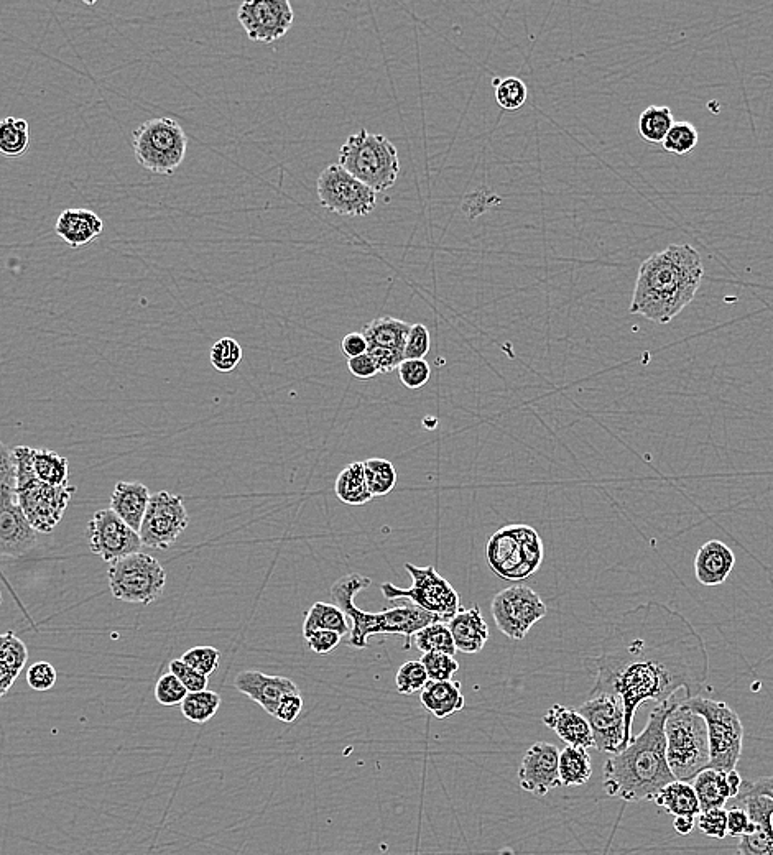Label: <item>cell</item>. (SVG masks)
I'll use <instances>...</instances> for the list:
<instances>
[{"mask_svg": "<svg viewBox=\"0 0 773 855\" xmlns=\"http://www.w3.org/2000/svg\"><path fill=\"white\" fill-rule=\"evenodd\" d=\"M0 604H2V594H0Z\"/></svg>", "mask_w": 773, "mask_h": 855, "instance_id": "cell-63", "label": "cell"}, {"mask_svg": "<svg viewBox=\"0 0 773 855\" xmlns=\"http://www.w3.org/2000/svg\"><path fill=\"white\" fill-rule=\"evenodd\" d=\"M27 660V647L14 632L0 634V698L9 693Z\"/></svg>", "mask_w": 773, "mask_h": 855, "instance_id": "cell-30", "label": "cell"}, {"mask_svg": "<svg viewBox=\"0 0 773 855\" xmlns=\"http://www.w3.org/2000/svg\"><path fill=\"white\" fill-rule=\"evenodd\" d=\"M423 708L438 719L458 714L466 708L459 681H428L420 693Z\"/></svg>", "mask_w": 773, "mask_h": 855, "instance_id": "cell-28", "label": "cell"}, {"mask_svg": "<svg viewBox=\"0 0 773 855\" xmlns=\"http://www.w3.org/2000/svg\"><path fill=\"white\" fill-rule=\"evenodd\" d=\"M9 486L17 487V469L12 449L7 448L4 441L0 440V492Z\"/></svg>", "mask_w": 773, "mask_h": 855, "instance_id": "cell-55", "label": "cell"}, {"mask_svg": "<svg viewBox=\"0 0 773 855\" xmlns=\"http://www.w3.org/2000/svg\"><path fill=\"white\" fill-rule=\"evenodd\" d=\"M594 675L591 693L621 698L625 714L622 750L632 744L635 712L647 703H668L678 691L696 698L708 680L703 638L683 615L647 602L624 612L607 627L598 657L586 660Z\"/></svg>", "mask_w": 773, "mask_h": 855, "instance_id": "cell-1", "label": "cell"}, {"mask_svg": "<svg viewBox=\"0 0 773 855\" xmlns=\"http://www.w3.org/2000/svg\"><path fill=\"white\" fill-rule=\"evenodd\" d=\"M318 198L323 208L339 216L362 218L377 204V193L339 165H329L318 178Z\"/></svg>", "mask_w": 773, "mask_h": 855, "instance_id": "cell-12", "label": "cell"}, {"mask_svg": "<svg viewBox=\"0 0 773 855\" xmlns=\"http://www.w3.org/2000/svg\"><path fill=\"white\" fill-rule=\"evenodd\" d=\"M405 569L412 576V586L402 589L392 583L380 584V591L385 599H407L423 611L438 617L440 622H449L463 609L456 589L433 566L420 568L412 563H405Z\"/></svg>", "mask_w": 773, "mask_h": 855, "instance_id": "cell-11", "label": "cell"}, {"mask_svg": "<svg viewBox=\"0 0 773 855\" xmlns=\"http://www.w3.org/2000/svg\"><path fill=\"white\" fill-rule=\"evenodd\" d=\"M703 277V259L693 245H668L640 267L629 311L653 323H670L693 301Z\"/></svg>", "mask_w": 773, "mask_h": 855, "instance_id": "cell-2", "label": "cell"}, {"mask_svg": "<svg viewBox=\"0 0 773 855\" xmlns=\"http://www.w3.org/2000/svg\"><path fill=\"white\" fill-rule=\"evenodd\" d=\"M33 474L48 486L66 487L70 479L68 459L50 449H33Z\"/></svg>", "mask_w": 773, "mask_h": 855, "instance_id": "cell-35", "label": "cell"}, {"mask_svg": "<svg viewBox=\"0 0 773 855\" xmlns=\"http://www.w3.org/2000/svg\"><path fill=\"white\" fill-rule=\"evenodd\" d=\"M170 673L181 681L188 693H200L208 688V676L201 675L181 660H173L170 663Z\"/></svg>", "mask_w": 773, "mask_h": 855, "instance_id": "cell-52", "label": "cell"}, {"mask_svg": "<svg viewBox=\"0 0 773 855\" xmlns=\"http://www.w3.org/2000/svg\"><path fill=\"white\" fill-rule=\"evenodd\" d=\"M430 347V331L423 324H412V329L408 333L407 344H405V351H403V361L405 359H425L430 352Z\"/></svg>", "mask_w": 773, "mask_h": 855, "instance_id": "cell-50", "label": "cell"}, {"mask_svg": "<svg viewBox=\"0 0 773 855\" xmlns=\"http://www.w3.org/2000/svg\"><path fill=\"white\" fill-rule=\"evenodd\" d=\"M413 638L422 653H446L449 657H454V653L458 652L454 647L453 635L445 622L426 625L422 630H418Z\"/></svg>", "mask_w": 773, "mask_h": 855, "instance_id": "cell-39", "label": "cell"}, {"mask_svg": "<svg viewBox=\"0 0 773 855\" xmlns=\"http://www.w3.org/2000/svg\"><path fill=\"white\" fill-rule=\"evenodd\" d=\"M27 681L35 691H48L56 684V670L48 661H38L28 668Z\"/></svg>", "mask_w": 773, "mask_h": 855, "instance_id": "cell-53", "label": "cell"}, {"mask_svg": "<svg viewBox=\"0 0 773 855\" xmlns=\"http://www.w3.org/2000/svg\"><path fill=\"white\" fill-rule=\"evenodd\" d=\"M397 372L400 382L410 390L422 389L431 377V367L425 359H405Z\"/></svg>", "mask_w": 773, "mask_h": 855, "instance_id": "cell-48", "label": "cell"}, {"mask_svg": "<svg viewBox=\"0 0 773 855\" xmlns=\"http://www.w3.org/2000/svg\"><path fill=\"white\" fill-rule=\"evenodd\" d=\"M486 556L489 568L497 578L525 581L542 566L545 548L535 528L509 525L489 538Z\"/></svg>", "mask_w": 773, "mask_h": 855, "instance_id": "cell-7", "label": "cell"}, {"mask_svg": "<svg viewBox=\"0 0 773 855\" xmlns=\"http://www.w3.org/2000/svg\"><path fill=\"white\" fill-rule=\"evenodd\" d=\"M497 629L510 640H524L533 625L547 615L542 597L528 586H510L497 592L491 602Z\"/></svg>", "mask_w": 773, "mask_h": 855, "instance_id": "cell-13", "label": "cell"}, {"mask_svg": "<svg viewBox=\"0 0 773 855\" xmlns=\"http://www.w3.org/2000/svg\"><path fill=\"white\" fill-rule=\"evenodd\" d=\"M237 691L246 694L247 698L259 704L270 716H275L278 704L288 694H298L295 681L285 676L265 675L262 671H241L234 680Z\"/></svg>", "mask_w": 773, "mask_h": 855, "instance_id": "cell-22", "label": "cell"}, {"mask_svg": "<svg viewBox=\"0 0 773 855\" xmlns=\"http://www.w3.org/2000/svg\"><path fill=\"white\" fill-rule=\"evenodd\" d=\"M736 564V556L723 541L709 540L699 548L695 558V574L703 586H719L726 583Z\"/></svg>", "mask_w": 773, "mask_h": 855, "instance_id": "cell-23", "label": "cell"}, {"mask_svg": "<svg viewBox=\"0 0 773 855\" xmlns=\"http://www.w3.org/2000/svg\"><path fill=\"white\" fill-rule=\"evenodd\" d=\"M430 681H451L458 673L459 663L446 653H423L420 658Z\"/></svg>", "mask_w": 773, "mask_h": 855, "instance_id": "cell-46", "label": "cell"}, {"mask_svg": "<svg viewBox=\"0 0 773 855\" xmlns=\"http://www.w3.org/2000/svg\"><path fill=\"white\" fill-rule=\"evenodd\" d=\"M348 369L356 379L361 380L372 379L375 375L380 374L379 367L369 354L348 359Z\"/></svg>", "mask_w": 773, "mask_h": 855, "instance_id": "cell-58", "label": "cell"}, {"mask_svg": "<svg viewBox=\"0 0 773 855\" xmlns=\"http://www.w3.org/2000/svg\"><path fill=\"white\" fill-rule=\"evenodd\" d=\"M237 19L252 42L274 43L292 28L295 12L288 0H249L237 10Z\"/></svg>", "mask_w": 773, "mask_h": 855, "instance_id": "cell-18", "label": "cell"}, {"mask_svg": "<svg viewBox=\"0 0 773 855\" xmlns=\"http://www.w3.org/2000/svg\"><path fill=\"white\" fill-rule=\"evenodd\" d=\"M698 129L690 122H675L667 137L663 140L665 152L673 155H686L693 152L698 145Z\"/></svg>", "mask_w": 773, "mask_h": 855, "instance_id": "cell-43", "label": "cell"}, {"mask_svg": "<svg viewBox=\"0 0 773 855\" xmlns=\"http://www.w3.org/2000/svg\"><path fill=\"white\" fill-rule=\"evenodd\" d=\"M496 88V101L504 111H519L524 107L528 98V89L524 81L519 78H497L494 81Z\"/></svg>", "mask_w": 773, "mask_h": 855, "instance_id": "cell-42", "label": "cell"}, {"mask_svg": "<svg viewBox=\"0 0 773 855\" xmlns=\"http://www.w3.org/2000/svg\"><path fill=\"white\" fill-rule=\"evenodd\" d=\"M341 349H343L344 356L348 357V359H352V357L367 354V351H369V344H367V339L364 334L351 333L348 334V336H344L343 342H341Z\"/></svg>", "mask_w": 773, "mask_h": 855, "instance_id": "cell-59", "label": "cell"}, {"mask_svg": "<svg viewBox=\"0 0 773 855\" xmlns=\"http://www.w3.org/2000/svg\"><path fill=\"white\" fill-rule=\"evenodd\" d=\"M558 772H560V782L563 786L586 785L593 777V763L588 750L571 747V745L565 747L560 752Z\"/></svg>", "mask_w": 773, "mask_h": 855, "instance_id": "cell-34", "label": "cell"}, {"mask_svg": "<svg viewBox=\"0 0 773 855\" xmlns=\"http://www.w3.org/2000/svg\"><path fill=\"white\" fill-rule=\"evenodd\" d=\"M17 500L38 533H51L65 515L76 487H53L38 479L17 486Z\"/></svg>", "mask_w": 773, "mask_h": 855, "instance_id": "cell-16", "label": "cell"}, {"mask_svg": "<svg viewBox=\"0 0 773 855\" xmlns=\"http://www.w3.org/2000/svg\"><path fill=\"white\" fill-rule=\"evenodd\" d=\"M412 324L405 323L394 316H380L364 326L362 334L366 336L369 349L394 352L403 357L408 333Z\"/></svg>", "mask_w": 773, "mask_h": 855, "instance_id": "cell-29", "label": "cell"}, {"mask_svg": "<svg viewBox=\"0 0 773 855\" xmlns=\"http://www.w3.org/2000/svg\"><path fill=\"white\" fill-rule=\"evenodd\" d=\"M221 706V696L214 691H200V693H188L181 703V712L188 721L195 724H206L214 717Z\"/></svg>", "mask_w": 773, "mask_h": 855, "instance_id": "cell-41", "label": "cell"}, {"mask_svg": "<svg viewBox=\"0 0 773 855\" xmlns=\"http://www.w3.org/2000/svg\"><path fill=\"white\" fill-rule=\"evenodd\" d=\"M339 167L375 193H382L399 178V150L385 135L361 129L339 150Z\"/></svg>", "mask_w": 773, "mask_h": 855, "instance_id": "cell-6", "label": "cell"}, {"mask_svg": "<svg viewBox=\"0 0 773 855\" xmlns=\"http://www.w3.org/2000/svg\"><path fill=\"white\" fill-rule=\"evenodd\" d=\"M186 694L188 691H186L185 686L173 673L163 675L155 684V698L163 706H176V704L183 703Z\"/></svg>", "mask_w": 773, "mask_h": 855, "instance_id": "cell-49", "label": "cell"}, {"mask_svg": "<svg viewBox=\"0 0 773 855\" xmlns=\"http://www.w3.org/2000/svg\"><path fill=\"white\" fill-rule=\"evenodd\" d=\"M367 487L372 497H384L397 486V471L394 464L387 459L372 458L364 461Z\"/></svg>", "mask_w": 773, "mask_h": 855, "instance_id": "cell-40", "label": "cell"}, {"mask_svg": "<svg viewBox=\"0 0 773 855\" xmlns=\"http://www.w3.org/2000/svg\"><path fill=\"white\" fill-rule=\"evenodd\" d=\"M652 803L665 809L667 813L673 816H699L701 814V806H699L698 798H696L695 790L690 783L675 782L668 783L663 790H660Z\"/></svg>", "mask_w": 773, "mask_h": 855, "instance_id": "cell-32", "label": "cell"}, {"mask_svg": "<svg viewBox=\"0 0 773 855\" xmlns=\"http://www.w3.org/2000/svg\"><path fill=\"white\" fill-rule=\"evenodd\" d=\"M428 681L430 678L420 660L407 661L405 665L400 666L395 676V684L400 694L422 693Z\"/></svg>", "mask_w": 773, "mask_h": 855, "instance_id": "cell-45", "label": "cell"}, {"mask_svg": "<svg viewBox=\"0 0 773 855\" xmlns=\"http://www.w3.org/2000/svg\"><path fill=\"white\" fill-rule=\"evenodd\" d=\"M104 231V221L89 209H65L56 221L55 232L71 249L91 244Z\"/></svg>", "mask_w": 773, "mask_h": 855, "instance_id": "cell-24", "label": "cell"}, {"mask_svg": "<svg viewBox=\"0 0 773 855\" xmlns=\"http://www.w3.org/2000/svg\"><path fill=\"white\" fill-rule=\"evenodd\" d=\"M334 494L346 505H364L374 499L367 487L366 472L361 461L348 464L339 472L334 484Z\"/></svg>", "mask_w": 773, "mask_h": 855, "instance_id": "cell-33", "label": "cell"}, {"mask_svg": "<svg viewBox=\"0 0 773 855\" xmlns=\"http://www.w3.org/2000/svg\"><path fill=\"white\" fill-rule=\"evenodd\" d=\"M341 638H343L341 635L331 632V630H316V632L305 635L308 647L318 655H328V653L336 650L341 643Z\"/></svg>", "mask_w": 773, "mask_h": 855, "instance_id": "cell-54", "label": "cell"}, {"mask_svg": "<svg viewBox=\"0 0 773 855\" xmlns=\"http://www.w3.org/2000/svg\"><path fill=\"white\" fill-rule=\"evenodd\" d=\"M316 630H331L341 637L348 635V632L351 634V627H349L346 614L338 606L326 604V602H315L306 614L303 635L311 634Z\"/></svg>", "mask_w": 773, "mask_h": 855, "instance_id": "cell-36", "label": "cell"}, {"mask_svg": "<svg viewBox=\"0 0 773 855\" xmlns=\"http://www.w3.org/2000/svg\"><path fill=\"white\" fill-rule=\"evenodd\" d=\"M731 803L746 809L750 818L749 832L739 837V854L773 855V800L739 793Z\"/></svg>", "mask_w": 773, "mask_h": 855, "instance_id": "cell-20", "label": "cell"}, {"mask_svg": "<svg viewBox=\"0 0 773 855\" xmlns=\"http://www.w3.org/2000/svg\"><path fill=\"white\" fill-rule=\"evenodd\" d=\"M543 724L558 734L563 742L579 749H594L593 732L578 709L555 704L543 716Z\"/></svg>", "mask_w": 773, "mask_h": 855, "instance_id": "cell-25", "label": "cell"}, {"mask_svg": "<svg viewBox=\"0 0 773 855\" xmlns=\"http://www.w3.org/2000/svg\"><path fill=\"white\" fill-rule=\"evenodd\" d=\"M673 124H675V117L670 107L649 106L640 114L637 132L649 144H663Z\"/></svg>", "mask_w": 773, "mask_h": 855, "instance_id": "cell-38", "label": "cell"}, {"mask_svg": "<svg viewBox=\"0 0 773 855\" xmlns=\"http://www.w3.org/2000/svg\"><path fill=\"white\" fill-rule=\"evenodd\" d=\"M371 584V578L352 573L339 578L331 587V599H333L334 606H338L346 614L348 620H351V635H349L351 647L362 650V648H367V642L372 635L394 634L403 635L405 637V648H408L418 630H422L426 625L440 622L438 617L430 614V612L423 611L413 602H407V604L392 607V609H385L382 612H375V614L357 609L354 606V597Z\"/></svg>", "mask_w": 773, "mask_h": 855, "instance_id": "cell-4", "label": "cell"}, {"mask_svg": "<svg viewBox=\"0 0 773 855\" xmlns=\"http://www.w3.org/2000/svg\"><path fill=\"white\" fill-rule=\"evenodd\" d=\"M698 828L704 836L724 839L727 836V809L716 808L703 811L698 816Z\"/></svg>", "mask_w": 773, "mask_h": 855, "instance_id": "cell-51", "label": "cell"}, {"mask_svg": "<svg viewBox=\"0 0 773 855\" xmlns=\"http://www.w3.org/2000/svg\"><path fill=\"white\" fill-rule=\"evenodd\" d=\"M750 818L746 809L739 805H732L727 809V836L741 837L749 832Z\"/></svg>", "mask_w": 773, "mask_h": 855, "instance_id": "cell-57", "label": "cell"}, {"mask_svg": "<svg viewBox=\"0 0 773 855\" xmlns=\"http://www.w3.org/2000/svg\"><path fill=\"white\" fill-rule=\"evenodd\" d=\"M726 780L727 786H729V791H731L732 800V798H736V796L741 793V788L742 785H744V780H742V777L741 775H739V772H737V770H731V772H726Z\"/></svg>", "mask_w": 773, "mask_h": 855, "instance_id": "cell-62", "label": "cell"}, {"mask_svg": "<svg viewBox=\"0 0 773 855\" xmlns=\"http://www.w3.org/2000/svg\"><path fill=\"white\" fill-rule=\"evenodd\" d=\"M448 627L453 635L456 650L468 655L482 652V648L486 647L487 640L491 637L489 625L482 617L479 606H473L468 611L461 609L453 619L449 620Z\"/></svg>", "mask_w": 773, "mask_h": 855, "instance_id": "cell-26", "label": "cell"}, {"mask_svg": "<svg viewBox=\"0 0 773 855\" xmlns=\"http://www.w3.org/2000/svg\"><path fill=\"white\" fill-rule=\"evenodd\" d=\"M112 596L129 604L149 606L162 597L167 573L153 556L134 553L114 561L107 571Z\"/></svg>", "mask_w": 773, "mask_h": 855, "instance_id": "cell-10", "label": "cell"}, {"mask_svg": "<svg viewBox=\"0 0 773 855\" xmlns=\"http://www.w3.org/2000/svg\"><path fill=\"white\" fill-rule=\"evenodd\" d=\"M188 523L190 518L183 497L162 490L150 497L149 509L139 530L140 540L155 550H168L188 528Z\"/></svg>", "mask_w": 773, "mask_h": 855, "instance_id": "cell-14", "label": "cell"}, {"mask_svg": "<svg viewBox=\"0 0 773 855\" xmlns=\"http://www.w3.org/2000/svg\"><path fill=\"white\" fill-rule=\"evenodd\" d=\"M88 543L94 555L109 564L139 553L144 545L139 533L125 525L111 509L98 510L89 520Z\"/></svg>", "mask_w": 773, "mask_h": 855, "instance_id": "cell-17", "label": "cell"}, {"mask_svg": "<svg viewBox=\"0 0 773 855\" xmlns=\"http://www.w3.org/2000/svg\"><path fill=\"white\" fill-rule=\"evenodd\" d=\"M678 703L675 698L657 704L650 712L644 731L634 737L632 744L617 752L604 765L602 786L612 798L634 803L650 801L668 783L675 782L667 762L665 721Z\"/></svg>", "mask_w": 773, "mask_h": 855, "instance_id": "cell-3", "label": "cell"}, {"mask_svg": "<svg viewBox=\"0 0 773 855\" xmlns=\"http://www.w3.org/2000/svg\"><path fill=\"white\" fill-rule=\"evenodd\" d=\"M150 497L152 494L149 487L140 482H117L109 509L116 513L125 525L139 533L145 512L149 509Z\"/></svg>", "mask_w": 773, "mask_h": 855, "instance_id": "cell-27", "label": "cell"}, {"mask_svg": "<svg viewBox=\"0 0 773 855\" xmlns=\"http://www.w3.org/2000/svg\"><path fill=\"white\" fill-rule=\"evenodd\" d=\"M180 660L183 661V663H186V665L191 666L193 670L201 673V675L209 676L213 675L214 671L218 670L221 653H219V650H216L214 647L201 645V647H195L188 650Z\"/></svg>", "mask_w": 773, "mask_h": 855, "instance_id": "cell-47", "label": "cell"}, {"mask_svg": "<svg viewBox=\"0 0 773 855\" xmlns=\"http://www.w3.org/2000/svg\"><path fill=\"white\" fill-rule=\"evenodd\" d=\"M696 818L693 816H676L673 821V828L680 836H688L695 831Z\"/></svg>", "mask_w": 773, "mask_h": 855, "instance_id": "cell-61", "label": "cell"}, {"mask_svg": "<svg viewBox=\"0 0 773 855\" xmlns=\"http://www.w3.org/2000/svg\"><path fill=\"white\" fill-rule=\"evenodd\" d=\"M667 762L675 780L691 783L709 768L708 727L704 717L686 708L683 701L673 706L665 721Z\"/></svg>", "mask_w": 773, "mask_h": 855, "instance_id": "cell-5", "label": "cell"}, {"mask_svg": "<svg viewBox=\"0 0 773 855\" xmlns=\"http://www.w3.org/2000/svg\"><path fill=\"white\" fill-rule=\"evenodd\" d=\"M17 487L0 492V555L22 556L37 546L38 532L30 525L17 500Z\"/></svg>", "mask_w": 773, "mask_h": 855, "instance_id": "cell-19", "label": "cell"}, {"mask_svg": "<svg viewBox=\"0 0 773 855\" xmlns=\"http://www.w3.org/2000/svg\"><path fill=\"white\" fill-rule=\"evenodd\" d=\"M132 150L140 167L155 175L172 176L185 160L188 137L172 117L150 119L132 135Z\"/></svg>", "mask_w": 773, "mask_h": 855, "instance_id": "cell-8", "label": "cell"}, {"mask_svg": "<svg viewBox=\"0 0 773 855\" xmlns=\"http://www.w3.org/2000/svg\"><path fill=\"white\" fill-rule=\"evenodd\" d=\"M698 798L701 813L709 809L724 808L731 800V791L727 786L726 772H716L713 768H706L696 775L691 782Z\"/></svg>", "mask_w": 773, "mask_h": 855, "instance_id": "cell-31", "label": "cell"}, {"mask_svg": "<svg viewBox=\"0 0 773 855\" xmlns=\"http://www.w3.org/2000/svg\"><path fill=\"white\" fill-rule=\"evenodd\" d=\"M211 364L218 372H232L242 361V347L236 339L223 338L211 347Z\"/></svg>", "mask_w": 773, "mask_h": 855, "instance_id": "cell-44", "label": "cell"}, {"mask_svg": "<svg viewBox=\"0 0 773 855\" xmlns=\"http://www.w3.org/2000/svg\"><path fill=\"white\" fill-rule=\"evenodd\" d=\"M578 711L591 727L594 749L612 755L621 752L625 737V714L617 694L589 693Z\"/></svg>", "mask_w": 773, "mask_h": 855, "instance_id": "cell-15", "label": "cell"}, {"mask_svg": "<svg viewBox=\"0 0 773 855\" xmlns=\"http://www.w3.org/2000/svg\"><path fill=\"white\" fill-rule=\"evenodd\" d=\"M301 711H303V698H301L300 693L288 694L278 704L274 717H277L278 721H282L283 724H292L300 717Z\"/></svg>", "mask_w": 773, "mask_h": 855, "instance_id": "cell-56", "label": "cell"}, {"mask_svg": "<svg viewBox=\"0 0 773 855\" xmlns=\"http://www.w3.org/2000/svg\"><path fill=\"white\" fill-rule=\"evenodd\" d=\"M683 704L691 711L701 714L706 721L709 754H711L709 768H713L716 772L736 770L737 763L741 760L742 744H744V726L737 712L723 701H714L701 696L683 699Z\"/></svg>", "mask_w": 773, "mask_h": 855, "instance_id": "cell-9", "label": "cell"}, {"mask_svg": "<svg viewBox=\"0 0 773 855\" xmlns=\"http://www.w3.org/2000/svg\"><path fill=\"white\" fill-rule=\"evenodd\" d=\"M741 793L754 796H765L773 800V777L759 778L755 782H744Z\"/></svg>", "mask_w": 773, "mask_h": 855, "instance_id": "cell-60", "label": "cell"}, {"mask_svg": "<svg viewBox=\"0 0 773 855\" xmlns=\"http://www.w3.org/2000/svg\"><path fill=\"white\" fill-rule=\"evenodd\" d=\"M30 148V125L19 117H5L0 121V155L19 158Z\"/></svg>", "mask_w": 773, "mask_h": 855, "instance_id": "cell-37", "label": "cell"}, {"mask_svg": "<svg viewBox=\"0 0 773 855\" xmlns=\"http://www.w3.org/2000/svg\"><path fill=\"white\" fill-rule=\"evenodd\" d=\"M560 749L548 742H537L527 750L519 770V783L522 790L535 796H545L551 790L561 786Z\"/></svg>", "mask_w": 773, "mask_h": 855, "instance_id": "cell-21", "label": "cell"}]
</instances>
